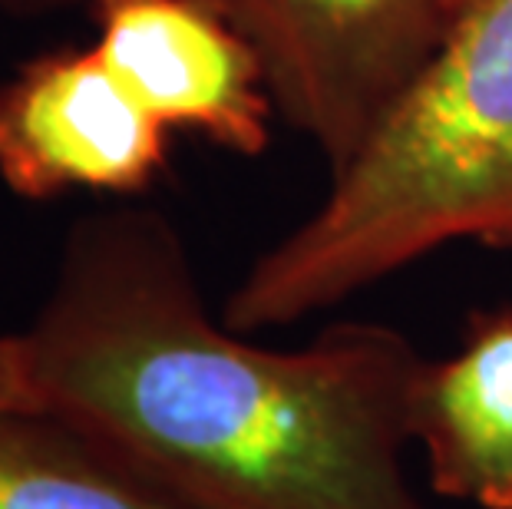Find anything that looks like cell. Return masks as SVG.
<instances>
[{"label":"cell","mask_w":512,"mask_h":509,"mask_svg":"<svg viewBox=\"0 0 512 509\" xmlns=\"http://www.w3.org/2000/svg\"><path fill=\"white\" fill-rule=\"evenodd\" d=\"M20 344L34 407L185 509H430L403 467L427 364L407 334L252 344L212 318L156 209L76 222Z\"/></svg>","instance_id":"1"},{"label":"cell","mask_w":512,"mask_h":509,"mask_svg":"<svg viewBox=\"0 0 512 509\" xmlns=\"http://www.w3.org/2000/svg\"><path fill=\"white\" fill-rule=\"evenodd\" d=\"M450 242L512 248V0L463 7L318 209L255 258L222 321L288 328Z\"/></svg>","instance_id":"2"},{"label":"cell","mask_w":512,"mask_h":509,"mask_svg":"<svg viewBox=\"0 0 512 509\" xmlns=\"http://www.w3.org/2000/svg\"><path fill=\"white\" fill-rule=\"evenodd\" d=\"M255 47L275 113L341 172L470 0H215Z\"/></svg>","instance_id":"3"},{"label":"cell","mask_w":512,"mask_h":509,"mask_svg":"<svg viewBox=\"0 0 512 509\" xmlns=\"http://www.w3.org/2000/svg\"><path fill=\"white\" fill-rule=\"evenodd\" d=\"M169 162V129L96 47H60L0 83V179L24 199L139 196Z\"/></svg>","instance_id":"4"},{"label":"cell","mask_w":512,"mask_h":509,"mask_svg":"<svg viewBox=\"0 0 512 509\" xmlns=\"http://www.w3.org/2000/svg\"><path fill=\"white\" fill-rule=\"evenodd\" d=\"M113 73L169 129L235 156H261L271 139L265 70L248 37L215 0H86Z\"/></svg>","instance_id":"5"},{"label":"cell","mask_w":512,"mask_h":509,"mask_svg":"<svg viewBox=\"0 0 512 509\" xmlns=\"http://www.w3.org/2000/svg\"><path fill=\"white\" fill-rule=\"evenodd\" d=\"M410 437L440 496L512 509V308L476 314L460 348L423 364Z\"/></svg>","instance_id":"6"},{"label":"cell","mask_w":512,"mask_h":509,"mask_svg":"<svg viewBox=\"0 0 512 509\" xmlns=\"http://www.w3.org/2000/svg\"><path fill=\"white\" fill-rule=\"evenodd\" d=\"M0 509H185L40 407H0Z\"/></svg>","instance_id":"7"},{"label":"cell","mask_w":512,"mask_h":509,"mask_svg":"<svg viewBox=\"0 0 512 509\" xmlns=\"http://www.w3.org/2000/svg\"><path fill=\"white\" fill-rule=\"evenodd\" d=\"M0 407H34L20 334L0 338Z\"/></svg>","instance_id":"8"},{"label":"cell","mask_w":512,"mask_h":509,"mask_svg":"<svg viewBox=\"0 0 512 509\" xmlns=\"http://www.w3.org/2000/svg\"><path fill=\"white\" fill-rule=\"evenodd\" d=\"M80 4V0H0V10H10V14L30 17V14H50V10Z\"/></svg>","instance_id":"9"}]
</instances>
